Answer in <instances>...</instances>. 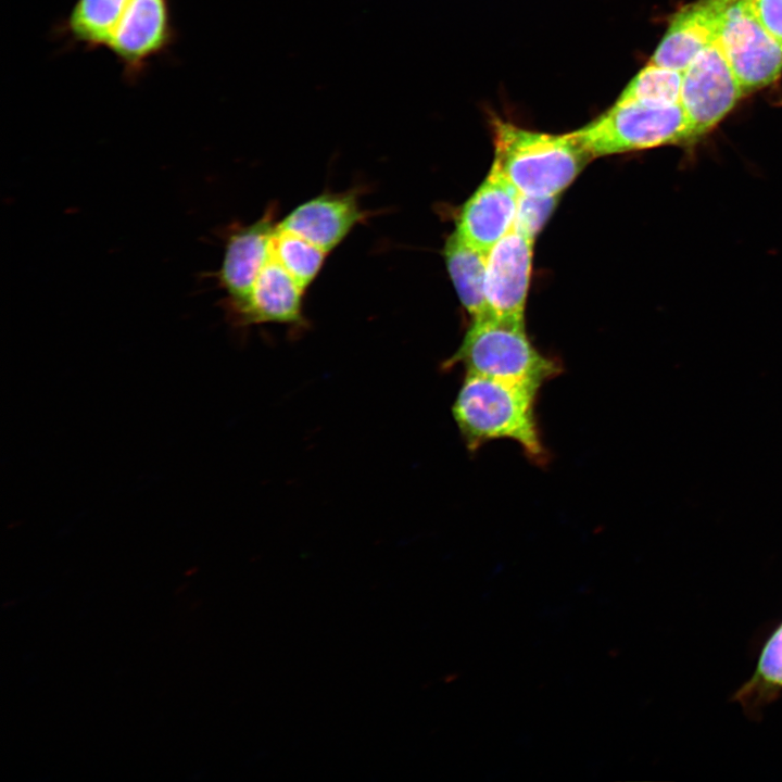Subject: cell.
<instances>
[{"label": "cell", "instance_id": "obj_1", "mask_svg": "<svg viewBox=\"0 0 782 782\" xmlns=\"http://www.w3.org/2000/svg\"><path fill=\"white\" fill-rule=\"evenodd\" d=\"M540 389L466 374L452 405L453 418L470 452L493 440L518 443L530 461L546 459L535 415Z\"/></svg>", "mask_w": 782, "mask_h": 782}, {"label": "cell", "instance_id": "obj_2", "mask_svg": "<svg viewBox=\"0 0 782 782\" xmlns=\"http://www.w3.org/2000/svg\"><path fill=\"white\" fill-rule=\"evenodd\" d=\"M494 162L520 194L558 195L592 159L572 135L528 130L492 121Z\"/></svg>", "mask_w": 782, "mask_h": 782}, {"label": "cell", "instance_id": "obj_3", "mask_svg": "<svg viewBox=\"0 0 782 782\" xmlns=\"http://www.w3.org/2000/svg\"><path fill=\"white\" fill-rule=\"evenodd\" d=\"M457 364L464 367L466 374L537 389L562 371L558 363L541 354L531 343L524 323L488 315L472 320L459 348L444 367Z\"/></svg>", "mask_w": 782, "mask_h": 782}, {"label": "cell", "instance_id": "obj_4", "mask_svg": "<svg viewBox=\"0 0 782 782\" xmlns=\"http://www.w3.org/2000/svg\"><path fill=\"white\" fill-rule=\"evenodd\" d=\"M570 134L591 157L696 143L680 103L651 106L616 101L595 119Z\"/></svg>", "mask_w": 782, "mask_h": 782}, {"label": "cell", "instance_id": "obj_5", "mask_svg": "<svg viewBox=\"0 0 782 782\" xmlns=\"http://www.w3.org/2000/svg\"><path fill=\"white\" fill-rule=\"evenodd\" d=\"M720 47L744 94L782 74V46L761 26L748 0H731L718 31Z\"/></svg>", "mask_w": 782, "mask_h": 782}, {"label": "cell", "instance_id": "obj_6", "mask_svg": "<svg viewBox=\"0 0 782 782\" xmlns=\"http://www.w3.org/2000/svg\"><path fill=\"white\" fill-rule=\"evenodd\" d=\"M743 96L717 35L682 72L680 104L695 142L711 131Z\"/></svg>", "mask_w": 782, "mask_h": 782}, {"label": "cell", "instance_id": "obj_7", "mask_svg": "<svg viewBox=\"0 0 782 782\" xmlns=\"http://www.w3.org/2000/svg\"><path fill=\"white\" fill-rule=\"evenodd\" d=\"M174 37L168 0H128L106 49L133 80L169 48Z\"/></svg>", "mask_w": 782, "mask_h": 782}, {"label": "cell", "instance_id": "obj_8", "mask_svg": "<svg viewBox=\"0 0 782 782\" xmlns=\"http://www.w3.org/2000/svg\"><path fill=\"white\" fill-rule=\"evenodd\" d=\"M532 245L533 240L513 228L488 251L484 277L488 316L524 323Z\"/></svg>", "mask_w": 782, "mask_h": 782}, {"label": "cell", "instance_id": "obj_9", "mask_svg": "<svg viewBox=\"0 0 782 782\" xmlns=\"http://www.w3.org/2000/svg\"><path fill=\"white\" fill-rule=\"evenodd\" d=\"M276 226L268 211L253 224L235 229L227 238L216 276L227 294V308L234 320L247 307L254 283L272 256Z\"/></svg>", "mask_w": 782, "mask_h": 782}, {"label": "cell", "instance_id": "obj_10", "mask_svg": "<svg viewBox=\"0 0 782 782\" xmlns=\"http://www.w3.org/2000/svg\"><path fill=\"white\" fill-rule=\"evenodd\" d=\"M518 197L516 188L492 165L488 177L462 206L455 231L466 243L488 253L513 229Z\"/></svg>", "mask_w": 782, "mask_h": 782}, {"label": "cell", "instance_id": "obj_11", "mask_svg": "<svg viewBox=\"0 0 782 782\" xmlns=\"http://www.w3.org/2000/svg\"><path fill=\"white\" fill-rule=\"evenodd\" d=\"M731 0H695L680 9L654 51L649 63L683 72L718 35Z\"/></svg>", "mask_w": 782, "mask_h": 782}, {"label": "cell", "instance_id": "obj_12", "mask_svg": "<svg viewBox=\"0 0 782 782\" xmlns=\"http://www.w3.org/2000/svg\"><path fill=\"white\" fill-rule=\"evenodd\" d=\"M362 216L354 193H326L300 204L277 226L329 252L346 237Z\"/></svg>", "mask_w": 782, "mask_h": 782}, {"label": "cell", "instance_id": "obj_13", "mask_svg": "<svg viewBox=\"0 0 782 782\" xmlns=\"http://www.w3.org/2000/svg\"><path fill=\"white\" fill-rule=\"evenodd\" d=\"M304 289L270 256L254 283L247 307L235 323L241 326L261 323L302 324Z\"/></svg>", "mask_w": 782, "mask_h": 782}, {"label": "cell", "instance_id": "obj_14", "mask_svg": "<svg viewBox=\"0 0 782 782\" xmlns=\"http://www.w3.org/2000/svg\"><path fill=\"white\" fill-rule=\"evenodd\" d=\"M447 272L457 295L472 318L487 315L484 277L487 253L466 243L453 232L443 249Z\"/></svg>", "mask_w": 782, "mask_h": 782}, {"label": "cell", "instance_id": "obj_15", "mask_svg": "<svg viewBox=\"0 0 782 782\" xmlns=\"http://www.w3.org/2000/svg\"><path fill=\"white\" fill-rule=\"evenodd\" d=\"M128 0H76L62 29L89 50L108 48Z\"/></svg>", "mask_w": 782, "mask_h": 782}, {"label": "cell", "instance_id": "obj_16", "mask_svg": "<svg viewBox=\"0 0 782 782\" xmlns=\"http://www.w3.org/2000/svg\"><path fill=\"white\" fill-rule=\"evenodd\" d=\"M782 692V623L765 643L751 678L734 694V699L753 711L772 702Z\"/></svg>", "mask_w": 782, "mask_h": 782}, {"label": "cell", "instance_id": "obj_17", "mask_svg": "<svg viewBox=\"0 0 782 782\" xmlns=\"http://www.w3.org/2000/svg\"><path fill=\"white\" fill-rule=\"evenodd\" d=\"M682 72L647 63L626 86L617 101L651 106L680 103Z\"/></svg>", "mask_w": 782, "mask_h": 782}, {"label": "cell", "instance_id": "obj_18", "mask_svg": "<svg viewBox=\"0 0 782 782\" xmlns=\"http://www.w3.org/2000/svg\"><path fill=\"white\" fill-rule=\"evenodd\" d=\"M328 252L306 239L276 226L272 256L303 287L317 276Z\"/></svg>", "mask_w": 782, "mask_h": 782}, {"label": "cell", "instance_id": "obj_19", "mask_svg": "<svg viewBox=\"0 0 782 782\" xmlns=\"http://www.w3.org/2000/svg\"><path fill=\"white\" fill-rule=\"evenodd\" d=\"M558 195L518 197L517 211L513 228L534 241V238L552 214Z\"/></svg>", "mask_w": 782, "mask_h": 782}, {"label": "cell", "instance_id": "obj_20", "mask_svg": "<svg viewBox=\"0 0 782 782\" xmlns=\"http://www.w3.org/2000/svg\"><path fill=\"white\" fill-rule=\"evenodd\" d=\"M761 26L782 46V0H748Z\"/></svg>", "mask_w": 782, "mask_h": 782}]
</instances>
